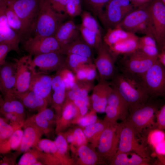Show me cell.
<instances>
[{
    "label": "cell",
    "mask_w": 165,
    "mask_h": 165,
    "mask_svg": "<svg viewBox=\"0 0 165 165\" xmlns=\"http://www.w3.org/2000/svg\"><path fill=\"white\" fill-rule=\"evenodd\" d=\"M77 112V108L72 101H65L61 111L62 116L58 126L63 125L64 122L74 117Z\"/></svg>",
    "instance_id": "40"
},
{
    "label": "cell",
    "mask_w": 165,
    "mask_h": 165,
    "mask_svg": "<svg viewBox=\"0 0 165 165\" xmlns=\"http://www.w3.org/2000/svg\"><path fill=\"white\" fill-rule=\"evenodd\" d=\"M165 6V0H160Z\"/></svg>",
    "instance_id": "60"
},
{
    "label": "cell",
    "mask_w": 165,
    "mask_h": 165,
    "mask_svg": "<svg viewBox=\"0 0 165 165\" xmlns=\"http://www.w3.org/2000/svg\"><path fill=\"white\" fill-rule=\"evenodd\" d=\"M82 12L81 0H68L66 7L65 13L74 17L81 15Z\"/></svg>",
    "instance_id": "44"
},
{
    "label": "cell",
    "mask_w": 165,
    "mask_h": 165,
    "mask_svg": "<svg viewBox=\"0 0 165 165\" xmlns=\"http://www.w3.org/2000/svg\"><path fill=\"white\" fill-rule=\"evenodd\" d=\"M93 59L75 54L66 55L64 68L73 73L80 66L86 64L93 63Z\"/></svg>",
    "instance_id": "35"
},
{
    "label": "cell",
    "mask_w": 165,
    "mask_h": 165,
    "mask_svg": "<svg viewBox=\"0 0 165 165\" xmlns=\"http://www.w3.org/2000/svg\"><path fill=\"white\" fill-rule=\"evenodd\" d=\"M139 46H157L156 42L152 36L148 35H145L139 37L138 39Z\"/></svg>",
    "instance_id": "52"
},
{
    "label": "cell",
    "mask_w": 165,
    "mask_h": 165,
    "mask_svg": "<svg viewBox=\"0 0 165 165\" xmlns=\"http://www.w3.org/2000/svg\"><path fill=\"white\" fill-rule=\"evenodd\" d=\"M55 114L51 108H46L28 118L41 129L47 137L51 133Z\"/></svg>",
    "instance_id": "25"
},
{
    "label": "cell",
    "mask_w": 165,
    "mask_h": 165,
    "mask_svg": "<svg viewBox=\"0 0 165 165\" xmlns=\"http://www.w3.org/2000/svg\"><path fill=\"white\" fill-rule=\"evenodd\" d=\"M68 16L66 14L55 11L48 0H43L32 33L34 36H54Z\"/></svg>",
    "instance_id": "2"
},
{
    "label": "cell",
    "mask_w": 165,
    "mask_h": 165,
    "mask_svg": "<svg viewBox=\"0 0 165 165\" xmlns=\"http://www.w3.org/2000/svg\"><path fill=\"white\" fill-rule=\"evenodd\" d=\"M0 99V112L2 114L12 113L24 119L25 107L13 94H6Z\"/></svg>",
    "instance_id": "26"
},
{
    "label": "cell",
    "mask_w": 165,
    "mask_h": 165,
    "mask_svg": "<svg viewBox=\"0 0 165 165\" xmlns=\"http://www.w3.org/2000/svg\"><path fill=\"white\" fill-rule=\"evenodd\" d=\"M110 0H83L86 6L99 18L104 11V8Z\"/></svg>",
    "instance_id": "43"
},
{
    "label": "cell",
    "mask_w": 165,
    "mask_h": 165,
    "mask_svg": "<svg viewBox=\"0 0 165 165\" xmlns=\"http://www.w3.org/2000/svg\"><path fill=\"white\" fill-rule=\"evenodd\" d=\"M13 0H0L3 5L5 14L10 27L21 36H22L21 22L14 10L13 3Z\"/></svg>",
    "instance_id": "29"
},
{
    "label": "cell",
    "mask_w": 165,
    "mask_h": 165,
    "mask_svg": "<svg viewBox=\"0 0 165 165\" xmlns=\"http://www.w3.org/2000/svg\"><path fill=\"white\" fill-rule=\"evenodd\" d=\"M72 102L78 108L82 115H85L86 113L88 110V106L89 104L88 96L75 100Z\"/></svg>",
    "instance_id": "48"
},
{
    "label": "cell",
    "mask_w": 165,
    "mask_h": 165,
    "mask_svg": "<svg viewBox=\"0 0 165 165\" xmlns=\"http://www.w3.org/2000/svg\"><path fill=\"white\" fill-rule=\"evenodd\" d=\"M15 96L30 111L39 112L47 108V101L33 91L28 90L22 93H14Z\"/></svg>",
    "instance_id": "23"
},
{
    "label": "cell",
    "mask_w": 165,
    "mask_h": 165,
    "mask_svg": "<svg viewBox=\"0 0 165 165\" xmlns=\"http://www.w3.org/2000/svg\"><path fill=\"white\" fill-rule=\"evenodd\" d=\"M139 49L149 56L158 58L159 53L157 46L141 45Z\"/></svg>",
    "instance_id": "50"
},
{
    "label": "cell",
    "mask_w": 165,
    "mask_h": 165,
    "mask_svg": "<svg viewBox=\"0 0 165 165\" xmlns=\"http://www.w3.org/2000/svg\"><path fill=\"white\" fill-rule=\"evenodd\" d=\"M109 123L107 121L104 124L99 123H95L86 126L83 132L86 137H91L95 134L103 131Z\"/></svg>",
    "instance_id": "45"
},
{
    "label": "cell",
    "mask_w": 165,
    "mask_h": 165,
    "mask_svg": "<svg viewBox=\"0 0 165 165\" xmlns=\"http://www.w3.org/2000/svg\"><path fill=\"white\" fill-rule=\"evenodd\" d=\"M137 7L148 2L149 0H130Z\"/></svg>",
    "instance_id": "57"
},
{
    "label": "cell",
    "mask_w": 165,
    "mask_h": 165,
    "mask_svg": "<svg viewBox=\"0 0 165 165\" xmlns=\"http://www.w3.org/2000/svg\"><path fill=\"white\" fill-rule=\"evenodd\" d=\"M73 135L76 141L79 145L84 144L86 141L85 135L80 128H77L74 132Z\"/></svg>",
    "instance_id": "54"
},
{
    "label": "cell",
    "mask_w": 165,
    "mask_h": 165,
    "mask_svg": "<svg viewBox=\"0 0 165 165\" xmlns=\"http://www.w3.org/2000/svg\"><path fill=\"white\" fill-rule=\"evenodd\" d=\"M52 77L45 74L33 73L29 90L34 92L52 104Z\"/></svg>",
    "instance_id": "19"
},
{
    "label": "cell",
    "mask_w": 165,
    "mask_h": 165,
    "mask_svg": "<svg viewBox=\"0 0 165 165\" xmlns=\"http://www.w3.org/2000/svg\"><path fill=\"white\" fill-rule=\"evenodd\" d=\"M79 32L78 26L74 22L69 20L60 25L54 36L62 48L79 38Z\"/></svg>",
    "instance_id": "24"
},
{
    "label": "cell",
    "mask_w": 165,
    "mask_h": 165,
    "mask_svg": "<svg viewBox=\"0 0 165 165\" xmlns=\"http://www.w3.org/2000/svg\"><path fill=\"white\" fill-rule=\"evenodd\" d=\"M42 153V151L35 147L24 153L17 164L35 165L37 162H41Z\"/></svg>",
    "instance_id": "36"
},
{
    "label": "cell",
    "mask_w": 165,
    "mask_h": 165,
    "mask_svg": "<svg viewBox=\"0 0 165 165\" xmlns=\"http://www.w3.org/2000/svg\"><path fill=\"white\" fill-rule=\"evenodd\" d=\"M66 55L60 52H53L36 55L31 60L33 73H49L64 68Z\"/></svg>",
    "instance_id": "10"
},
{
    "label": "cell",
    "mask_w": 165,
    "mask_h": 165,
    "mask_svg": "<svg viewBox=\"0 0 165 165\" xmlns=\"http://www.w3.org/2000/svg\"><path fill=\"white\" fill-rule=\"evenodd\" d=\"M23 130L20 127L13 134L5 141L0 143V154L10 153L13 150L16 151L19 148L22 138Z\"/></svg>",
    "instance_id": "33"
},
{
    "label": "cell",
    "mask_w": 165,
    "mask_h": 165,
    "mask_svg": "<svg viewBox=\"0 0 165 165\" xmlns=\"http://www.w3.org/2000/svg\"><path fill=\"white\" fill-rule=\"evenodd\" d=\"M112 88L107 81L99 79L98 83L94 86L91 97L92 106L96 110L102 112L105 110L108 97Z\"/></svg>",
    "instance_id": "22"
},
{
    "label": "cell",
    "mask_w": 165,
    "mask_h": 165,
    "mask_svg": "<svg viewBox=\"0 0 165 165\" xmlns=\"http://www.w3.org/2000/svg\"><path fill=\"white\" fill-rule=\"evenodd\" d=\"M148 100L129 108L127 120L133 126L137 134L155 127V119L158 108L155 104Z\"/></svg>",
    "instance_id": "5"
},
{
    "label": "cell",
    "mask_w": 165,
    "mask_h": 165,
    "mask_svg": "<svg viewBox=\"0 0 165 165\" xmlns=\"http://www.w3.org/2000/svg\"><path fill=\"white\" fill-rule=\"evenodd\" d=\"M136 7L130 0H110L99 18L107 29L113 28Z\"/></svg>",
    "instance_id": "7"
},
{
    "label": "cell",
    "mask_w": 165,
    "mask_h": 165,
    "mask_svg": "<svg viewBox=\"0 0 165 165\" xmlns=\"http://www.w3.org/2000/svg\"><path fill=\"white\" fill-rule=\"evenodd\" d=\"M141 79L150 97H165V67L158 59Z\"/></svg>",
    "instance_id": "9"
},
{
    "label": "cell",
    "mask_w": 165,
    "mask_h": 165,
    "mask_svg": "<svg viewBox=\"0 0 165 165\" xmlns=\"http://www.w3.org/2000/svg\"><path fill=\"white\" fill-rule=\"evenodd\" d=\"M66 87L62 76L59 70L52 77V105L58 113L61 112L65 102Z\"/></svg>",
    "instance_id": "21"
},
{
    "label": "cell",
    "mask_w": 165,
    "mask_h": 165,
    "mask_svg": "<svg viewBox=\"0 0 165 165\" xmlns=\"http://www.w3.org/2000/svg\"><path fill=\"white\" fill-rule=\"evenodd\" d=\"M67 141L69 143H72L75 141V138L74 135L70 134L68 135L66 138Z\"/></svg>",
    "instance_id": "58"
},
{
    "label": "cell",
    "mask_w": 165,
    "mask_h": 165,
    "mask_svg": "<svg viewBox=\"0 0 165 165\" xmlns=\"http://www.w3.org/2000/svg\"><path fill=\"white\" fill-rule=\"evenodd\" d=\"M97 51V56L94 63L98 73L99 80H111L117 72L115 64L117 56L104 42Z\"/></svg>",
    "instance_id": "11"
},
{
    "label": "cell",
    "mask_w": 165,
    "mask_h": 165,
    "mask_svg": "<svg viewBox=\"0 0 165 165\" xmlns=\"http://www.w3.org/2000/svg\"><path fill=\"white\" fill-rule=\"evenodd\" d=\"M36 147L42 151L52 155L61 160L62 156L58 152L54 142L48 138L40 139Z\"/></svg>",
    "instance_id": "39"
},
{
    "label": "cell",
    "mask_w": 165,
    "mask_h": 165,
    "mask_svg": "<svg viewBox=\"0 0 165 165\" xmlns=\"http://www.w3.org/2000/svg\"><path fill=\"white\" fill-rule=\"evenodd\" d=\"M135 34L127 31L121 28L116 27L107 29L103 38L104 42L109 47L127 38L132 37Z\"/></svg>",
    "instance_id": "32"
},
{
    "label": "cell",
    "mask_w": 165,
    "mask_h": 165,
    "mask_svg": "<svg viewBox=\"0 0 165 165\" xmlns=\"http://www.w3.org/2000/svg\"><path fill=\"white\" fill-rule=\"evenodd\" d=\"M161 50H165V43H164L162 49H161Z\"/></svg>",
    "instance_id": "59"
},
{
    "label": "cell",
    "mask_w": 165,
    "mask_h": 165,
    "mask_svg": "<svg viewBox=\"0 0 165 165\" xmlns=\"http://www.w3.org/2000/svg\"><path fill=\"white\" fill-rule=\"evenodd\" d=\"M81 15L82 21L81 24L82 26L89 30L101 33L97 21L90 12L84 11L82 12Z\"/></svg>",
    "instance_id": "41"
},
{
    "label": "cell",
    "mask_w": 165,
    "mask_h": 165,
    "mask_svg": "<svg viewBox=\"0 0 165 165\" xmlns=\"http://www.w3.org/2000/svg\"><path fill=\"white\" fill-rule=\"evenodd\" d=\"M151 17L153 34L158 47L161 50L165 42V6L160 0L148 2Z\"/></svg>",
    "instance_id": "12"
},
{
    "label": "cell",
    "mask_w": 165,
    "mask_h": 165,
    "mask_svg": "<svg viewBox=\"0 0 165 165\" xmlns=\"http://www.w3.org/2000/svg\"><path fill=\"white\" fill-rule=\"evenodd\" d=\"M94 86L93 82L76 80L75 84L72 88L66 90L65 101H73L88 96L89 92L93 90Z\"/></svg>",
    "instance_id": "30"
},
{
    "label": "cell",
    "mask_w": 165,
    "mask_h": 165,
    "mask_svg": "<svg viewBox=\"0 0 165 165\" xmlns=\"http://www.w3.org/2000/svg\"><path fill=\"white\" fill-rule=\"evenodd\" d=\"M119 140V125L109 123L102 132L98 146L99 150L106 158L111 160L118 150Z\"/></svg>",
    "instance_id": "15"
},
{
    "label": "cell",
    "mask_w": 165,
    "mask_h": 165,
    "mask_svg": "<svg viewBox=\"0 0 165 165\" xmlns=\"http://www.w3.org/2000/svg\"><path fill=\"white\" fill-rule=\"evenodd\" d=\"M119 127V140L117 152H134L141 157L151 159L145 147L140 144L136 137L137 134L131 124L126 119Z\"/></svg>",
    "instance_id": "8"
},
{
    "label": "cell",
    "mask_w": 165,
    "mask_h": 165,
    "mask_svg": "<svg viewBox=\"0 0 165 165\" xmlns=\"http://www.w3.org/2000/svg\"><path fill=\"white\" fill-rule=\"evenodd\" d=\"M157 60V58L149 56L138 49L124 54L119 66L122 73L141 78Z\"/></svg>",
    "instance_id": "4"
},
{
    "label": "cell",
    "mask_w": 165,
    "mask_h": 165,
    "mask_svg": "<svg viewBox=\"0 0 165 165\" xmlns=\"http://www.w3.org/2000/svg\"><path fill=\"white\" fill-rule=\"evenodd\" d=\"M43 0H13V8L22 24V36L32 33Z\"/></svg>",
    "instance_id": "6"
},
{
    "label": "cell",
    "mask_w": 165,
    "mask_h": 165,
    "mask_svg": "<svg viewBox=\"0 0 165 165\" xmlns=\"http://www.w3.org/2000/svg\"><path fill=\"white\" fill-rule=\"evenodd\" d=\"M129 110V106L126 101L117 92L113 91L108 98L105 109L106 121L112 124H115L118 119L124 121L128 116Z\"/></svg>",
    "instance_id": "14"
},
{
    "label": "cell",
    "mask_w": 165,
    "mask_h": 165,
    "mask_svg": "<svg viewBox=\"0 0 165 165\" xmlns=\"http://www.w3.org/2000/svg\"><path fill=\"white\" fill-rule=\"evenodd\" d=\"M155 127L165 130V103L156 114Z\"/></svg>",
    "instance_id": "47"
},
{
    "label": "cell",
    "mask_w": 165,
    "mask_h": 165,
    "mask_svg": "<svg viewBox=\"0 0 165 165\" xmlns=\"http://www.w3.org/2000/svg\"><path fill=\"white\" fill-rule=\"evenodd\" d=\"M77 26L83 40L92 48L97 50L103 42L101 33L89 30L81 24Z\"/></svg>",
    "instance_id": "34"
},
{
    "label": "cell",
    "mask_w": 165,
    "mask_h": 165,
    "mask_svg": "<svg viewBox=\"0 0 165 165\" xmlns=\"http://www.w3.org/2000/svg\"><path fill=\"white\" fill-rule=\"evenodd\" d=\"M148 129L147 142L153 149L157 144L165 139V130L154 127Z\"/></svg>",
    "instance_id": "38"
},
{
    "label": "cell",
    "mask_w": 165,
    "mask_h": 165,
    "mask_svg": "<svg viewBox=\"0 0 165 165\" xmlns=\"http://www.w3.org/2000/svg\"><path fill=\"white\" fill-rule=\"evenodd\" d=\"M24 49L29 54L34 56L53 52H60L62 47L54 36H33L28 38Z\"/></svg>",
    "instance_id": "13"
},
{
    "label": "cell",
    "mask_w": 165,
    "mask_h": 165,
    "mask_svg": "<svg viewBox=\"0 0 165 165\" xmlns=\"http://www.w3.org/2000/svg\"><path fill=\"white\" fill-rule=\"evenodd\" d=\"M21 36L14 31L7 21L2 5L0 3V43L8 44L12 50L20 53L19 44Z\"/></svg>",
    "instance_id": "17"
},
{
    "label": "cell",
    "mask_w": 165,
    "mask_h": 165,
    "mask_svg": "<svg viewBox=\"0 0 165 165\" xmlns=\"http://www.w3.org/2000/svg\"><path fill=\"white\" fill-rule=\"evenodd\" d=\"M31 56L29 54L19 59H13L16 65V83L13 93H24L29 90L33 73Z\"/></svg>",
    "instance_id": "16"
},
{
    "label": "cell",
    "mask_w": 165,
    "mask_h": 165,
    "mask_svg": "<svg viewBox=\"0 0 165 165\" xmlns=\"http://www.w3.org/2000/svg\"><path fill=\"white\" fill-rule=\"evenodd\" d=\"M150 159L144 158L133 152H117L111 160L115 165H148Z\"/></svg>",
    "instance_id": "27"
},
{
    "label": "cell",
    "mask_w": 165,
    "mask_h": 165,
    "mask_svg": "<svg viewBox=\"0 0 165 165\" xmlns=\"http://www.w3.org/2000/svg\"><path fill=\"white\" fill-rule=\"evenodd\" d=\"M109 83L127 103L129 108L146 102L150 97L140 78L117 72Z\"/></svg>",
    "instance_id": "1"
},
{
    "label": "cell",
    "mask_w": 165,
    "mask_h": 165,
    "mask_svg": "<svg viewBox=\"0 0 165 165\" xmlns=\"http://www.w3.org/2000/svg\"><path fill=\"white\" fill-rule=\"evenodd\" d=\"M11 50H12V48L9 45L5 43H0V66L6 62V59L7 54Z\"/></svg>",
    "instance_id": "51"
},
{
    "label": "cell",
    "mask_w": 165,
    "mask_h": 165,
    "mask_svg": "<svg viewBox=\"0 0 165 165\" xmlns=\"http://www.w3.org/2000/svg\"><path fill=\"white\" fill-rule=\"evenodd\" d=\"M117 26L134 34L141 33L154 37L148 2L130 13Z\"/></svg>",
    "instance_id": "3"
},
{
    "label": "cell",
    "mask_w": 165,
    "mask_h": 165,
    "mask_svg": "<svg viewBox=\"0 0 165 165\" xmlns=\"http://www.w3.org/2000/svg\"><path fill=\"white\" fill-rule=\"evenodd\" d=\"M23 127L24 130L22 141L16 150L19 154L24 153L36 146L44 134L42 130L28 119L25 120Z\"/></svg>",
    "instance_id": "18"
},
{
    "label": "cell",
    "mask_w": 165,
    "mask_h": 165,
    "mask_svg": "<svg viewBox=\"0 0 165 165\" xmlns=\"http://www.w3.org/2000/svg\"><path fill=\"white\" fill-rule=\"evenodd\" d=\"M48 0L55 11L60 13H65L66 7L68 0Z\"/></svg>",
    "instance_id": "49"
},
{
    "label": "cell",
    "mask_w": 165,
    "mask_h": 165,
    "mask_svg": "<svg viewBox=\"0 0 165 165\" xmlns=\"http://www.w3.org/2000/svg\"><path fill=\"white\" fill-rule=\"evenodd\" d=\"M97 118V116L95 115H89L80 118L78 123L82 126L86 127L95 123Z\"/></svg>",
    "instance_id": "53"
},
{
    "label": "cell",
    "mask_w": 165,
    "mask_h": 165,
    "mask_svg": "<svg viewBox=\"0 0 165 165\" xmlns=\"http://www.w3.org/2000/svg\"><path fill=\"white\" fill-rule=\"evenodd\" d=\"M139 37L136 35L126 39L109 47L115 55L125 54L139 49Z\"/></svg>",
    "instance_id": "31"
},
{
    "label": "cell",
    "mask_w": 165,
    "mask_h": 165,
    "mask_svg": "<svg viewBox=\"0 0 165 165\" xmlns=\"http://www.w3.org/2000/svg\"><path fill=\"white\" fill-rule=\"evenodd\" d=\"M0 90L3 95L15 90L16 80V62L6 61L0 66Z\"/></svg>",
    "instance_id": "20"
},
{
    "label": "cell",
    "mask_w": 165,
    "mask_h": 165,
    "mask_svg": "<svg viewBox=\"0 0 165 165\" xmlns=\"http://www.w3.org/2000/svg\"><path fill=\"white\" fill-rule=\"evenodd\" d=\"M158 59L160 63L165 67V50H162L159 53Z\"/></svg>",
    "instance_id": "56"
},
{
    "label": "cell",
    "mask_w": 165,
    "mask_h": 165,
    "mask_svg": "<svg viewBox=\"0 0 165 165\" xmlns=\"http://www.w3.org/2000/svg\"><path fill=\"white\" fill-rule=\"evenodd\" d=\"M93 49L79 37L63 47L61 53L64 55L75 54L93 59Z\"/></svg>",
    "instance_id": "28"
},
{
    "label": "cell",
    "mask_w": 165,
    "mask_h": 165,
    "mask_svg": "<svg viewBox=\"0 0 165 165\" xmlns=\"http://www.w3.org/2000/svg\"><path fill=\"white\" fill-rule=\"evenodd\" d=\"M23 125L12 124L4 118H0V143L8 139L17 129L23 127Z\"/></svg>",
    "instance_id": "37"
},
{
    "label": "cell",
    "mask_w": 165,
    "mask_h": 165,
    "mask_svg": "<svg viewBox=\"0 0 165 165\" xmlns=\"http://www.w3.org/2000/svg\"><path fill=\"white\" fill-rule=\"evenodd\" d=\"M78 153L82 161L86 164L93 165L97 161V157L95 153L86 146H81Z\"/></svg>",
    "instance_id": "42"
},
{
    "label": "cell",
    "mask_w": 165,
    "mask_h": 165,
    "mask_svg": "<svg viewBox=\"0 0 165 165\" xmlns=\"http://www.w3.org/2000/svg\"><path fill=\"white\" fill-rule=\"evenodd\" d=\"M54 142L58 152L62 156L66 152L68 149L67 141L61 134H59L56 138Z\"/></svg>",
    "instance_id": "46"
},
{
    "label": "cell",
    "mask_w": 165,
    "mask_h": 165,
    "mask_svg": "<svg viewBox=\"0 0 165 165\" xmlns=\"http://www.w3.org/2000/svg\"><path fill=\"white\" fill-rule=\"evenodd\" d=\"M154 154L165 156V139L159 143L153 149Z\"/></svg>",
    "instance_id": "55"
}]
</instances>
